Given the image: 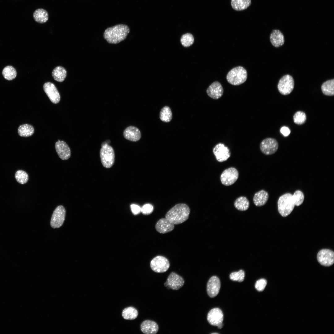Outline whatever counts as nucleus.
Segmentation results:
<instances>
[{"mask_svg": "<svg viewBox=\"0 0 334 334\" xmlns=\"http://www.w3.org/2000/svg\"><path fill=\"white\" fill-rule=\"evenodd\" d=\"M130 31L127 25L118 24L106 29L104 32V37L109 43L116 44L124 40Z\"/></svg>", "mask_w": 334, "mask_h": 334, "instance_id": "1", "label": "nucleus"}, {"mask_svg": "<svg viewBox=\"0 0 334 334\" xmlns=\"http://www.w3.org/2000/svg\"><path fill=\"white\" fill-rule=\"evenodd\" d=\"M190 212V208L187 204L178 203L168 211L165 217L174 225L180 224L188 219Z\"/></svg>", "mask_w": 334, "mask_h": 334, "instance_id": "2", "label": "nucleus"}, {"mask_svg": "<svg viewBox=\"0 0 334 334\" xmlns=\"http://www.w3.org/2000/svg\"><path fill=\"white\" fill-rule=\"evenodd\" d=\"M247 77V73L246 69L242 66H238L231 69L228 73L226 78L230 84L238 85L245 82Z\"/></svg>", "mask_w": 334, "mask_h": 334, "instance_id": "3", "label": "nucleus"}, {"mask_svg": "<svg viewBox=\"0 0 334 334\" xmlns=\"http://www.w3.org/2000/svg\"><path fill=\"white\" fill-rule=\"evenodd\" d=\"M278 208L280 214L283 217H286L293 211L295 204L292 195L286 193L281 196L278 202Z\"/></svg>", "mask_w": 334, "mask_h": 334, "instance_id": "4", "label": "nucleus"}, {"mask_svg": "<svg viewBox=\"0 0 334 334\" xmlns=\"http://www.w3.org/2000/svg\"><path fill=\"white\" fill-rule=\"evenodd\" d=\"M101 163L107 168L111 167L114 162L115 153L113 148L106 142H103L100 152Z\"/></svg>", "mask_w": 334, "mask_h": 334, "instance_id": "5", "label": "nucleus"}, {"mask_svg": "<svg viewBox=\"0 0 334 334\" xmlns=\"http://www.w3.org/2000/svg\"><path fill=\"white\" fill-rule=\"evenodd\" d=\"M294 83L293 77L289 75L283 76L279 80L277 88L279 92L282 95L289 94L293 90Z\"/></svg>", "mask_w": 334, "mask_h": 334, "instance_id": "6", "label": "nucleus"}, {"mask_svg": "<svg viewBox=\"0 0 334 334\" xmlns=\"http://www.w3.org/2000/svg\"><path fill=\"white\" fill-rule=\"evenodd\" d=\"M150 267L152 269L157 273H163L169 268L170 263L168 260L165 257L161 255L157 256L151 261Z\"/></svg>", "mask_w": 334, "mask_h": 334, "instance_id": "7", "label": "nucleus"}, {"mask_svg": "<svg viewBox=\"0 0 334 334\" xmlns=\"http://www.w3.org/2000/svg\"><path fill=\"white\" fill-rule=\"evenodd\" d=\"M239 177V173L236 169L230 167L225 170L221 174L220 180L222 184L225 186L233 184Z\"/></svg>", "mask_w": 334, "mask_h": 334, "instance_id": "8", "label": "nucleus"}, {"mask_svg": "<svg viewBox=\"0 0 334 334\" xmlns=\"http://www.w3.org/2000/svg\"><path fill=\"white\" fill-rule=\"evenodd\" d=\"M66 210L62 205L58 206L54 211L51 218L50 224L53 228H58L63 225L65 218Z\"/></svg>", "mask_w": 334, "mask_h": 334, "instance_id": "9", "label": "nucleus"}, {"mask_svg": "<svg viewBox=\"0 0 334 334\" xmlns=\"http://www.w3.org/2000/svg\"><path fill=\"white\" fill-rule=\"evenodd\" d=\"M278 148V144L277 140L271 138L264 139L260 144L261 151L266 155H271L275 153Z\"/></svg>", "mask_w": 334, "mask_h": 334, "instance_id": "10", "label": "nucleus"}, {"mask_svg": "<svg viewBox=\"0 0 334 334\" xmlns=\"http://www.w3.org/2000/svg\"><path fill=\"white\" fill-rule=\"evenodd\" d=\"M184 283L183 279L174 272H171L164 284V286L168 289L178 290L181 288Z\"/></svg>", "mask_w": 334, "mask_h": 334, "instance_id": "11", "label": "nucleus"}, {"mask_svg": "<svg viewBox=\"0 0 334 334\" xmlns=\"http://www.w3.org/2000/svg\"><path fill=\"white\" fill-rule=\"evenodd\" d=\"M317 259L321 265L325 266H331L334 262V252L328 249H322L318 253Z\"/></svg>", "mask_w": 334, "mask_h": 334, "instance_id": "12", "label": "nucleus"}, {"mask_svg": "<svg viewBox=\"0 0 334 334\" xmlns=\"http://www.w3.org/2000/svg\"><path fill=\"white\" fill-rule=\"evenodd\" d=\"M213 152L216 160L219 162L226 161L230 156L229 149L222 143L217 144L213 148Z\"/></svg>", "mask_w": 334, "mask_h": 334, "instance_id": "13", "label": "nucleus"}, {"mask_svg": "<svg viewBox=\"0 0 334 334\" xmlns=\"http://www.w3.org/2000/svg\"><path fill=\"white\" fill-rule=\"evenodd\" d=\"M43 88L45 92L53 103L57 104L59 102L60 99V94L53 84L50 82L45 83L43 85Z\"/></svg>", "mask_w": 334, "mask_h": 334, "instance_id": "14", "label": "nucleus"}, {"mask_svg": "<svg viewBox=\"0 0 334 334\" xmlns=\"http://www.w3.org/2000/svg\"><path fill=\"white\" fill-rule=\"evenodd\" d=\"M207 319L211 325L217 326L223 322V314L222 311L218 308L211 309L208 314Z\"/></svg>", "mask_w": 334, "mask_h": 334, "instance_id": "15", "label": "nucleus"}, {"mask_svg": "<svg viewBox=\"0 0 334 334\" xmlns=\"http://www.w3.org/2000/svg\"><path fill=\"white\" fill-rule=\"evenodd\" d=\"M221 287L219 278L213 276L209 280L207 284V291L208 295L211 298L215 297L219 293Z\"/></svg>", "mask_w": 334, "mask_h": 334, "instance_id": "16", "label": "nucleus"}, {"mask_svg": "<svg viewBox=\"0 0 334 334\" xmlns=\"http://www.w3.org/2000/svg\"><path fill=\"white\" fill-rule=\"evenodd\" d=\"M55 148L59 157L62 160L68 159L71 156L70 149L64 141L59 139L55 144Z\"/></svg>", "mask_w": 334, "mask_h": 334, "instance_id": "17", "label": "nucleus"}, {"mask_svg": "<svg viewBox=\"0 0 334 334\" xmlns=\"http://www.w3.org/2000/svg\"><path fill=\"white\" fill-rule=\"evenodd\" d=\"M208 95L214 99H218L223 95V89L221 84L218 81L212 83L207 90Z\"/></svg>", "mask_w": 334, "mask_h": 334, "instance_id": "18", "label": "nucleus"}, {"mask_svg": "<svg viewBox=\"0 0 334 334\" xmlns=\"http://www.w3.org/2000/svg\"><path fill=\"white\" fill-rule=\"evenodd\" d=\"M174 225L166 218H162L157 222L155 229L159 233L164 234L172 231L174 229Z\"/></svg>", "mask_w": 334, "mask_h": 334, "instance_id": "19", "label": "nucleus"}, {"mask_svg": "<svg viewBox=\"0 0 334 334\" xmlns=\"http://www.w3.org/2000/svg\"><path fill=\"white\" fill-rule=\"evenodd\" d=\"M123 136L128 140L136 142L140 139L141 134L138 128L134 126H130L126 128L124 131Z\"/></svg>", "mask_w": 334, "mask_h": 334, "instance_id": "20", "label": "nucleus"}, {"mask_svg": "<svg viewBox=\"0 0 334 334\" xmlns=\"http://www.w3.org/2000/svg\"><path fill=\"white\" fill-rule=\"evenodd\" d=\"M141 331L145 334H155L159 330L158 324L154 321L146 320L144 321L140 325Z\"/></svg>", "mask_w": 334, "mask_h": 334, "instance_id": "21", "label": "nucleus"}, {"mask_svg": "<svg viewBox=\"0 0 334 334\" xmlns=\"http://www.w3.org/2000/svg\"><path fill=\"white\" fill-rule=\"evenodd\" d=\"M270 39L273 46L278 47L282 46L285 42L284 36L279 30L275 29L271 32Z\"/></svg>", "mask_w": 334, "mask_h": 334, "instance_id": "22", "label": "nucleus"}, {"mask_svg": "<svg viewBox=\"0 0 334 334\" xmlns=\"http://www.w3.org/2000/svg\"><path fill=\"white\" fill-rule=\"evenodd\" d=\"M269 195L267 192L261 190L256 192L253 198V201L255 205L260 207L265 205L267 202Z\"/></svg>", "mask_w": 334, "mask_h": 334, "instance_id": "23", "label": "nucleus"}, {"mask_svg": "<svg viewBox=\"0 0 334 334\" xmlns=\"http://www.w3.org/2000/svg\"><path fill=\"white\" fill-rule=\"evenodd\" d=\"M33 16L35 21L40 24L46 23L49 19L47 11L43 8L36 10L34 12Z\"/></svg>", "mask_w": 334, "mask_h": 334, "instance_id": "24", "label": "nucleus"}, {"mask_svg": "<svg viewBox=\"0 0 334 334\" xmlns=\"http://www.w3.org/2000/svg\"><path fill=\"white\" fill-rule=\"evenodd\" d=\"M232 8L237 11L244 10L251 4V0H231Z\"/></svg>", "mask_w": 334, "mask_h": 334, "instance_id": "25", "label": "nucleus"}, {"mask_svg": "<svg viewBox=\"0 0 334 334\" xmlns=\"http://www.w3.org/2000/svg\"><path fill=\"white\" fill-rule=\"evenodd\" d=\"M66 71L63 67L58 66L52 72V75L54 79L58 82H62L66 76Z\"/></svg>", "mask_w": 334, "mask_h": 334, "instance_id": "26", "label": "nucleus"}, {"mask_svg": "<svg viewBox=\"0 0 334 334\" xmlns=\"http://www.w3.org/2000/svg\"><path fill=\"white\" fill-rule=\"evenodd\" d=\"M34 129L31 125L25 124L20 125L18 129L19 135L21 137H27L32 135L34 133Z\"/></svg>", "mask_w": 334, "mask_h": 334, "instance_id": "27", "label": "nucleus"}, {"mask_svg": "<svg viewBox=\"0 0 334 334\" xmlns=\"http://www.w3.org/2000/svg\"><path fill=\"white\" fill-rule=\"evenodd\" d=\"M234 205L235 207L238 210L245 211L248 209L250 203L248 199L245 197L241 196L237 198L234 201Z\"/></svg>", "mask_w": 334, "mask_h": 334, "instance_id": "28", "label": "nucleus"}, {"mask_svg": "<svg viewBox=\"0 0 334 334\" xmlns=\"http://www.w3.org/2000/svg\"><path fill=\"white\" fill-rule=\"evenodd\" d=\"M322 91L325 95L332 96L334 95V79L328 80L324 82L321 87Z\"/></svg>", "mask_w": 334, "mask_h": 334, "instance_id": "29", "label": "nucleus"}, {"mask_svg": "<svg viewBox=\"0 0 334 334\" xmlns=\"http://www.w3.org/2000/svg\"><path fill=\"white\" fill-rule=\"evenodd\" d=\"M137 310L134 307L130 306L125 308L122 311L123 317L127 320H133L136 319L138 315Z\"/></svg>", "mask_w": 334, "mask_h": 334, "instance_id": "30", "label": "nucleus"}, {"mask_svg": "<svg viewBox=\"0 0 334 334\" xmlns=\"http://www.w3.org/2000/svg\"><path fill=\"white\" fill-rule=\"evenodd\" d=\"M2 73L4 78L8 80H11L14 79L17 75L15 69L10 66L5 67L3 70Z\"/></svg>", "mask_w": 334, "mask_h": 334, "instance_id": "31", "label": "nucleus"}, {"mask_svg": "<svg viewBox=\"0 0 334 334\" xmlns=\"http://www.w3.org/2000/svg\"><path fill=\"white\" fill-rule=\"evenodd\" d=\"M172 113L170 108L165 106L161 109L160 114V118L162 121L168 122L172 119Z\"/></svg>", "mask_w": 334, "mask_h": 334, "instance_id": "32", "label": "nucleus"}, {"mask_svg": "<svg viewBox=\"0 0 334 334\" xmlns=\"http://www.w3.org/2000/svg\"><path fill=\"white\" fill-rule=\"evenodd\" d=\"M180 41L184 47H187L190 46L193 44L194 38L192 34L186 33L182 36Z\"/></svg>", "mask_w": 334, "mask_h": 334, "instance_id": "33", "label": "nucleus"}, {"mask_svg": "<svg viewBox=\"0 0 334 334\" xmlns=\"http://www.w3.org/2000/svg\"><path fill=\"white\" fill-rule=\"evenodd\" d=\"M15 178L17 181L22 184L26 183L28 180V174L26 172L22 170H19L16 172Z\"/></svg>", "mask_w": 334, "mask_h": 334, "instance_id": "34", "label": "nucleus"}, {"mask_svg": "<svg viewBox=\"0 0 334 334\" xmlns=\"http://www.w3.org/2000/svg\"><path fill=\"white\" fill-rule=\"evenodd\" d=\"M306 119L305 113L302 111H298L294 115L293 120L294 122L298 125H302L304 123Z\"/></svg>", "mask_w": 334, "mask_h": 334, "instance_id": "35", "label": "nucleus"}, {"mask_svg": "<svg viewBox=\"0 0 334 334\" xmlns=\"http://www.w3.org/2000/svg\"><path fill=\"white\" fill-rule=\"evenodd\" d=\"M292 196L295 206H298L302 204L304 200V196L302 191L300 190L296 191L292 195Z\"/></svg>", "mask_w": 334, "mask_h": 334, "instance_id": "36", "label": "nucleus"}, {"mask_svg": "<svg viewBox=\"0 0 334 334\" xmlns=\"http://www.w3.org/2000/svg\"><path fill=\"white\" fill-rule=\"evenodd\" d=\"M245 276L244 271L242 270H240L238 272H232L230 275L229 277L233 281L242 282L244 280Z\"/></svg>", "mask_w": 334, "mask_h": 334, "instance_id": "37", "label": "nucleus"}, {"mask_svg": "<svg viewBox=\"0 0 334 334\" xmlns=\"http://www.w3.org/2000/svg\"><path fill=\"white\" fill-rule=\"evenodd\" d=\"M267 284V280L264 279H261L257 280L255 285L256 290L259 292L263 291Z\"/></svg>", "mask_w": 334, "mask_h": 334, "instance_id": "38", "label": "nucleus"}, {"mask_svg": "<svg viewBox=\"0 0 334 334\" xmlns=\"http://www.w3.org/2000/svg\"><path fill=\"white\" fill-rule=\"evenodd\" d=\"M153 210V206L150 203H147L141 208V212L144 215H149L151 213Z\"/></svg>", "mask_w": 334, "mask_h": 334, "instance_id": "39", "label": "nucleus"}, {"mask_svg": "<svg viewBox=\"0 0 334 334\" xmlns=\"http://www.w3.org/2000/svg\"><path fill=\"white\" fill-rule=\"evenodd\" d=\"M131 208L132 212L135 215L138 214L141 212V208L136 204H131Z\"/></svg>", "mask_w": 334, "mask_h": 334, "instance_id": "40", "label": "nucleus"}, {"mask_svg": "<svg viewBox=\"0 0 334 334\" xmlns=\"http://www.w3.org/2000/svg\"><path fill=\"white\" fill-rule=\"evenodd\" d=\"M280 132L284 136H287L290 134V130L287 127L284 126L281 128Z\"/></svg>", "mask_w": 334, "mask_h": 334, "instance_id": "41", "label": "nucleus"}, {"mask_svg": "<svg viewBox=\"0 0 334 334\" xmlns=\"http://www.w3.org/2000/svg\"><path fill=\"white\" fill-rule=\"evenodd\" d=\"M223 326V323L219 324L217 327L219 329L221 328Z\"/></svg>", "mask_w": 334, "mask_h": 334, "instance_id": "42", "label": "nucleus"}]
</instances>
